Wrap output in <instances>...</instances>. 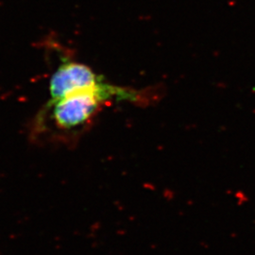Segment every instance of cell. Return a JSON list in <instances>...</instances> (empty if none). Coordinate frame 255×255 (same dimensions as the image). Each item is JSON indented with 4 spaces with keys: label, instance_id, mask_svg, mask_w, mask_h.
<instances>
[{
    "label": "cell",
    "instance_id": "1",
    "mask_svg": "<svg viewBox=\"0 0 255 255\" xmlns=\"http://www.w3.org/2000/svg\"><path fill=\"white\" fill-rule=\"evenodd\" d=\"M139 98L135 90L104 82L95 87L72 92L47 104L46 109L51 112V119L57 127L70 130L88 123L108 101H136Z\"/></svg>",
    "mask_w": 255,
    "mask_h": 255
},
{
    "label": "cell",
    "instance_id": "2",
    "mask_svg": "<svg viewBox=\"0 0 255 255\" xmlns=\"http://www.w3.org/2000/svg\"><path fill=\"white\" fill-rule=\"evenodd\" d=\"M102 82L103 77L97 75L89 66L74 61H64L50 79V100L47 104L59 101L72 92L95 87Z\"/></svg>",
    "mask_w": 255,
    "mask_h": 255
}]
</instances>
